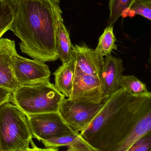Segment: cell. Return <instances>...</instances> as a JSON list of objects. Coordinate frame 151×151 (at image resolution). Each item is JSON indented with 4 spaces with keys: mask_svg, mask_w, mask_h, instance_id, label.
<instances>
[{
    "mask_svg": "<svg viewBox=\"0 0 151 151\" xmlns=\"http://www.w3.org/2000/svg\"><path fill=\"white\" fill-rule=\"evenodd\" d=\"M16 1V15L9 30L21 40V51L44 63L59 59L55 35L58 22L63 18L60 1Z\"/></svg>",
    "mask_w": 151,
    "mask_h": 151,
    "instance_id": "cell-1",
    "label": "cell"
},
{
    "mask_svg": "<svg viewBox=\"0 0 151 151\" xmlns=\"http://www.w3.org/2000/svg\"><path fill=\"white\" fill-rule=\"evenodd\" d=\"M65 96L50 80L19 86L12 93L10 103L26 115L58 112Z\"/></svg>",
    "mask_w": 151,
    "mask_h": 151,
    "instance_id": "cell-2",
    "label": "cell"
},
{
    "mask_svg": "<svg viewBox=\"0 0 151 151\" xmlns=\"http://www.w3.org/2000/svg\"><path fill=\"white\" fill-rule=\"evenodd\" d=\"M27 116L10 102L0 106V149L21 151L29 148L32 141Z\"/></svg>",
    "mask_w": 151,
    "mask_h": 151,
    "instance_id": "cell-3",
    "label": "cell"
},
{
    "mask_svg": "<svg viewBox=\"0 0 151 151\" xmlns=\"http://www.w3.org/2000/svg\"><path fill=\"white\" fill-rule=\"evenodd\" d=\"M106 100L100 103H93L65 98L61 103L58 112L73 131L80 133L92 122Z\"/></svg>",
    "mask_w": 151,
    "mask_h": 151,
    "instance_id": "cell-4",
    "label": "cell"
},
{
    "mask_svg": "<svg viewBox=\"0 0 151 151\" xmlns=\"http://www.w3.org/2000/svg\"><path fill=\"white\" fill-rule=\"evenodd\" d=\"M33 137L39 142L75 133L58 112L27 115Z\"/></svg>",
    "mask_w": 151,
    "mask_h": 151,
    "instance_id": "cell-5",
    "label": "cell"
},
{
    "mask_svg": "<svg viewBox=\"0 0 151 151\" xmlns=\"http://www.w3.org/2000/svg\"><path fill=\"white\" fill-rule=\"evenodd\" d=\"M12 59L14 76L19 86L50 80L51 72L44 62L23 57L17 51Z\"/></svg>",
    "mask_w": 151,
    "mask_h": 151,
    "instance_id": "cell-6",
    "label": "cell"
},
{
    "mask_svg": "<svg viewBox=\"0 0 151 151\" xmlns=\"http://www.w3.org/2000/svg\"><path fill=\"white\" fill-rule=\"evenodd\" d=\"M70 99L88 103H100L102 98L100 78L83 73L75 68L72 93Z\"/></svg>",
    "mask_w": 151,
    "mask_h": 151,
    "instance_id": "cell-7",
    "label": "cell"
},
{
    "mask_svg": "<svg viewBox=\"0 0 151 151\" xmlns=\"http://www.w3.org/2000/svg\"><path fill=\"white\" fill-rule=\"evenodd\" d=\"M16 52L14 40L7 38L0 39V87L12 93L19 86L13 72L12 56Z\"/></svg>",
    "mask_w": 151,
    "mask_h": 151,
    "instance_id": "cell-8",
    "label": "cell"
},
{
    "mask_svg": "<svg viewBox=\"0 0 151 151\" xmlns=\"http://www.w3.org/2000/svg\"><path fill=\"white\" fill-rule=\"evenodd\" d=\"M125 70L121 58L111 55L106 57L100 75L102 98L107 99L120 88L119 81Z\"/></svg>",
    "mask_w": 151,
    "mask_h": 151,
    "instance_id": "cell-9",
    "label": "cell"
},
{
    "mask_svg": "<svg viewBox=\"0 0 151 151\" xmlns=\"http://www.w3.org/2000/svg\"><path fill=\"white\" fill-rule=\"evenodd\" d=\"M76 68L83 73L100 78L104 61V57L85 45L73 47Z\"/></svg>",
    "mask_w": 151,
    "mask_h": 151,
    "instance_id": "cell-10",
    "label": "cell"
},
{
    "mask_svg": "<svg viewBox=\"0 0 151 151\" xmlns=\"http://www.w3.org/2000/svg\"><path fill=\"white\" fill-rule=\"evenodd\" d=\"M151 131V94L147 106L127 136L112 151H127L132 144Z\"/></svg>",
    "mask_w": 151,
    "mask_h": 151,
    "instance_id": "cell-11",
    "label": "cell"
},
{
    "mask_svg": "<svg viewBox=\"0 0 151 151\" xmlns=\"http://www.w3.org/2000/svg\"><path fill=\"white\" fill-rule=\"evenodd\" d=\"M46 148L65 147L66 151H99L91 146L80 135V133L64 135L42 141Z\"/></svg>",
    "mask_w": 151,
    "mask_h": 151,
    "instance_id": "cell-12",
    "label": "cell"
},
{
    "mask_svg": "<svg viewBox=\"0 0 151 151\" xmlns=\"http://www.w3.org/2000/svg\"><path fill=\"white\" fill-rule=\"evenodd\" d=\"M75 68V58L73 53L72 59L68 63L63 64L53 73L55 76V87L68 98H70L72 93Z\"/></svg>",
    "mask_w": 151,
    "mask_h": 151,
    "instance_id": "cell-13",
    "label": "cell"
},
{
    "mask_svg": "<svg viewBox=\"0 0 151 151\" xmlns=\"http://www.w3.org/2000/svg\"><path fill=\"white\" fill-rule=\"evenodd\" d=\"M55 43L58 55L63 64L69 62L73 57V45L63 18L59 20L57 25Z\"/></svg>",
    "mask_w": 151,
    "mask_h": 151,
    "instance_id": "cell-14",
    "label": "cell"
},
{
    "mask_svg": "<svg viewBox=\"0 0 151 151\" xmlns=\"http://www.w3.org/2000/svg\"><path fill=\"white\" fill-rule=\"evenodd\" d=\"M16 10V0L0 1V39L9 30L15 18Z\"/></svg>",
    "mask_w": 151,
    "mask_h": 151,
    "instance_id": "cell-15",
    "label": "cell"
},
{
    "mask_svg": "<svg viewBox=\"0 0 151 151\" xmlns=\"http://www.w3.org/2000/svg\"><path fill=\"white\" fill-rule=\"evenodd\" d=\"M137 0H109L108 7L110 15L107 20L108 25H113L119 18L129 16L132 5Z\"/></svg>",
    "mask_w": 151,
    "mask_h": 151,
    "instance_id": "cell-16",
    "label": "cell"
},
{
    "mask_svg": "<svg viewBox=\"0 0 151 151\" xmlns=\"http://www.w3.org/2000/svg\"><path fill=\"white\" fill-rule=\"evenodd\" d=\"M117 40L113 31V26L108 25L99 37L97 47L95 50L103 57H107L113 50H117L115 44Z\"/></svg>",
    "mask_w": 151,
    "mask_h": 151,
    "instance_id": "cell-17",
    "label": "cell"
},
{
    "mask_svg": "<svg viewBox=\"0 0 151 151\" xmlns=\"http://www.w3.org/2000/svg\"><path fill=\"white\" fill-rule=\"evenodd\" d=\"M119 86L130 95L134 96L141 95L149 91L145 83L133 75L122 76L119 81Z\"/></svg>",
    "mask_w": 151,
    "mask_h": 151,
    "instance_id": "cell-18",
    "label": "cell"
},
{
    "mask_svg": "<svg viewBox=\"0 0 151 151\" xmlns=\"http://www.w3.org/2000/svg\"><path fill=\"white\" fill-rule=\"evenodd\" d=\"M129 17L139 15L151 20V0H137L129 12Z\"/></svg>",
    "mask_w": 151,
    "mask_h": 151,
    "instance_id": "cell-19",
    "label": "cell"
},
{
    "mask_svg": "<svg viewBox=\"0 0 151 151\" xmlns=\"http://www.w3.org/2000/svg\"><path fill=\"white\" fill-rule=\"evenodd\" d=\"M127 151H151V131L134 142Z\"/></svg>",
    "mask_w": 151,
    "mask_h": 151,
    "instance_id": "cell-20",
    "label": "cell"
},
{
    "mask_svg": "<svg viewBox=\"0 0 151 151\" xmlns=\"http://www.w3.org/2000/svg\"><path fill=\"white\" fill-rule=\"evenodd\" d=\"M12 92L11 91L0 87V106L7 102H10Z\"/></svg>",
    "mask_w": 151,
    "mask_h": 151,
    "instance_id": "cell-21",
    "label": "cell"
},
{
    "mask_svg": "<svg viewBox=\"0 0 151 151\" xmlns=\"http://www.w3.org/2000/svg\"><path fill=\"white\" fill-rule=\"evenodd\" d=\"M31 144L32 145V149L33 151H59L58 148H38L33 142V141L31 142Z\"/></svg>",
    "mask_w": 151,
    "mask_h": 151,
    "instance_id": "cell-22",
    "label": "cell"
},
{
    "mask_svg": "<svg viewBox=\"0 0 151 151\" xmlns=\"http://www.w3.org/2000/svg\"><path fill=\"white\" fill-rule=\"evenodd\" d=\"M150 59H149V62H150V63L151 65V46L150 47Z\"/></svg>",
    "mask_w": 151,
    "mask_h": 151,
    "instance_id": "cell-23",
    "label": "cell"
},
{
    "mask_svg": "<svg viewBox=\"0 0 151 151\" xmlns=\"http://www.w3.org/2000/svg\"><path fill=\"white\" fill-rule=\"evenodd\" d=\"M32 151V148H29V149H27V150H24L21 151Z\"/></svg>",
    "mask_w": 151,
    "mask_h": 151,
    "instance_id": "cell-24",
    "label": "cell"
},
{
    "mask_svg": "<svg viewBox=\"0 0 151 151\" xmlns=\"http://www.w3.org/2000/svg\"><path fill=\"white\" fill-rule=\"evenodd\" d=\"M0 1H13V0H0Z\"/></svg>",
    "mask_w": 151,
    "mask_h": 151,
    "instance_id": "cell-25",
    "label": "cell"
},
{
    "mask_svg": "<svg viewBox=\"0 0 151 151\" xmlns=\"http://www.w3.org/2000/svg\"><path fill=\"white\" fill-rule=\"evenodd\" d=\"M0 151H2L1 150V149H0Z\"/></svg>",
    "mask_w": 151,
    "mask_h": 151,
    "instance_id": "cell-26",
    "label": "cell"
},
{
    "mask_svg": "<svg viewBox=\"0 0 151 151\" xmlns=\"http://www.w3.org/2000/svg\"><path fill=\"white\" fill-rule=\"evenodd\" d=\"M32 151H33V150H32Z\"/></svg>",
    "mask_w": 151,
    "mask_h": 151,
    "instance_id": "cell-27",
    "label": "cell"
},
{
    "mask_svg": "<svg viewBox=\"0 0 151 151\" xmlns=\"http://www.w3.org/2000/svg\"></svg>",
    "mask_w": 151,
    "mask_h": 151,
    "instance_id": "cell-28",
    "label": "cell"
}]
</instances>
